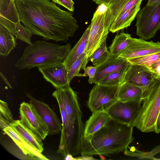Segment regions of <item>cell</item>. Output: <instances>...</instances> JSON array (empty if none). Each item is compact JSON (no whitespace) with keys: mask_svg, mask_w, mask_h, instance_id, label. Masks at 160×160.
Wrapping results in <instances>:
<instances>
[{"mask_svg":"<svg viewBox=\"0 0 160 160\" xmlns=\"http://www.w3.org/2000/svg\"><path fill=\"white\" fill-rule=\"evenodd\" d=\"M21 22L44 39L66 41L79 28L73 12L48 0H15Z\"/></svg>","mask_w":160,"mask_h":160,"instance_id":"6da1fadb","label":"cell"},{"mask_svg":"<svg viewBox=\"0 0 160 160\" xmlns=\"http://www.w3.org/2000/svg\"><path fill=\"white\" fill-rule=\"evenodd\" d=\"M133 127L111 119L88 139L82 138L81 155H107L124 151L133 141Z\"/></svg>","mask_w":160,"mask_h":160,"instance_id":"7a4b0ae2","label":"cell"},{"mask_svg":"<svg viewBox=\"0 0 160 160\" xmlns=\"http://www.w3.org/2000/svg\"><path fill=\"white\" fill-rule=\"evenodd\" d=\"M54 92L62 100L66 115L65 125L61 131L57 152L64 157L68 154L75 156L80 154L84 130L77 93L69 85Z\"/></svg>","mask_w":160,"mask_h":160,"instance_id":"3957f363","label":"cell"},{"mask_svg":"<svg viewBox=\"0 0 160 160\" xmlns=\"http://www.w3.org/2000/svg\"><path fill=\"white\" fill-rule=\"evenodd\" d=\"M71 49L69 43L61 46L37 41L24 48L22 55L15 65L22 70L62 63Z\"/></svg>","mask_w":160,"mask_h":160,"instance_id":"277c9868","label":"cell"},{"mask_svg":"<svg viewBox=\"0 0 160 160\" xmlns=\"http://www.w3.org/2000/svg\"><path fill=\"white\" fill-rule=\"evenodd\" d=\"M142 104L132 125L143 132H155L160 111V77L156 78L145 93Z\"/></svg>","mask_w":160,"mask_h":160,"instance_id":"5b68a950","label":"cell"},{"mask_svg":"<svg viewBox=\"0 0 160 160\" xmlns=\"http://www.w3.org/2000/svg\"><path fill=\"white\" fill-rule=\"evenodd\" d=\"M108 6L104 4L98 6L91 20V28L87 45L84 51L87 61L93 52L107 38L110 27L105 22Z\"/></svg>","mask_w":160,"mask_h":160,"instance_id":"8992f818","label":"cell"},{"mask_svg":"<svg viewBox=\"0 0 160 160\" xmlns=\"http://www.w3.org/2000/svg\"><path fill=\"white\" fill-rule=\"evenodd\" d=\"M136 34L141 39L153 38L160 29V3L146 5L138 12L135 25Z\"/></svg>","mask_w":160,"mask_h":160,"instance_id":"52a82bcc","label":"cell"},{"mask_svg":"<svg viewBox=\"0 0 160 160\" xmlns=\"http://www.w3.org/2000/svg\"><path fill=\"white\" fill-rule=\"evenodd\" d=\"M142 102H122L118 100L104 110L112 119L120 123L132 125L141 109Z\"/></svg>","mask_w":160,"mask_h":160,"instance_id":"ba28073f","label":"cell"},{"mask_svg":"<svg viewBox=\"0 0 160 160\" xmlns=\"http://www.w3.org/2000/svg\"><path fill=\"white\" fill-rule=\"evenodd\" d=\"M119 85L107 86L95 84L91 90L87 105L92 113L105 110L118 99L116 93Z\"/></svg>","mask_w":160,"mask_h":160,"instance_id":"9c48e42d","label":"cell"},{"mask_svg":"<svg viewBox=\"0 0 160 160\" xmlns=\"http://www.w3.org/2000/svg\"><path fill=\"white\" fill-rule=\"evenodd\" d=\"M22 123L42 140L49 134L48 126L34 106L31 103L22 102L19 108Z\"/></svg>","mask_w":160,"mask_h":160,"instance_id":"30bf717a","label":"cell"},{"mask_svg":"<svg viewBox=\"0 0 160 160\" xmlns=\"http://www.w3.org/2000/svg\"><path fill=\"white\" fill-rule=\"evenodd\" d=\"M155 74L149 68L141 65L131 64L126 72L123 82L140 88L144 95L154 80Z\"/></svg>","mask_w":160,"mask_h":160,"instance_id":"8fae6325","label":"cell"},{"mask_svg":"<svg viewBox=\"0 0 160 160\" xmlns=\"http://www.w3.org/2000/svg\"><path fill=\"white\" fill-rule=\"evenodd\" d=\"M160 52V42L146 41L133 38L129 45L118 57L129 59Z\"/></svg>","mask_w":160,"mask_h":160,"instance_id":"7c38bea8","label":"cell"},{"mask_svg":"<svg viewBox=\"0 0 160 160\" xmlns=\"http://www.w3.org/2000/svg\"><path fill=\"white\" fill-rule=\"evenodd\" d=\"M27 96L48 126L49 134L59 133L62 129V124L53 110L48 104L37 100L29 93Z\"/></svg>","mask_w":160,"mask_h":160,"instance_id":"4fadbf2b","label":"cell"},{"mask_svg":"<svg viewBox=\"0 0 160 160\" xmlns=\"http://www.w3.org/2000/svg\"><path fill=\"white\" fill-rule=\"evenodd\" d=\"M20 22L15 0H0V24L15 36L16 26Z\"/></svg>","mask_w":160,"mask_h":160,"instance_id":"5bb4252c","label":"cell"},{"mask_svg":"<svg viewBox=\"0 0 160 160\" xmlns=\"http://www.w3.org/2000/svg\"><path fill=\"white\" fill-rule=\"evenodd\" d=\"M100 5L105 4L108 7L105 17L106 23L110 26L118 16L138 4L142 0H92Z\"/></svg>","mask_w":160,"mask_h":160,"instance_id":"9a60e30c","label":"cell"},{"mask_svg":"<svg viewBox=\"0 0 160 160\" xmlns=\"http://www.w3.org/2000/svg\"><path fill=\"white\" fill-rule=\"evenodd\" d=\"M131 64L127 60L111 55L104 62L96 66V75L91 84H98L104 77L112 73L126 71Z\"/></svg>","mask_w":160,"mask_h":160,"instance_id":"2e32d148","label":"cell"},{"mask_svg":"<svg viewBox=\"0 0 160 160\" xmlns=\"http://www.w3.org/2000/svg\"><path fill=\"white\" fill-rule=\"evenodd\" d=\"M43 78L57 89L69 85L68 82V70L63 63L38 67Z\"/></svg>","mask_w":160,"mask_h":160,"instance_id":"e0dca14e","label":"cell"},{"mask_svg":"<svg viewBox=\"0 0 160 160\" xmlns=\"http://www.w3.org/2000/svg\"><path fill=\"white\" fill-rule=\"evenodd\" d=\"M111 119L110 116L104 109L92 112L84 125L82 138H89L97 132L107 125Z\"/></svg>","mask_w":160,"mask_h":160,"instance_id":"ac0fdd59","label":"cell"},{"mask_svg":"<svg viewBox=\"0 0 160 160\" xmlns=\"http://www.w3.org/2000/svg\"><path fill=\"white\" fill-rule=\"evenodd\" d=\"M3 131L12 139L22 153L32 160H48L30 145L11 126L6 128Z\"/></svg>","mask_w":160,"mask_h":160,"instance_id":"d6986e66","label":"cell"},{"mask_svg":"<svg viewBox=\"0 0 160 160\" xmlns=\"http://www.w3.org/2000/svg\"><path fill=\"white\" fill-rule=\"evenodd\" d=\"M10 126L35 150L40 153L42 152L43 150L42 140L23 125L20 120H14L10 123Z\"/></svg>","mask_w":160,"mask_h":160,"instance_id":"ffe728a7","label":"cell"},{"mask_svg":"<svg viewBox=\"0 0 160 160\" xmlns=\"http://www.w3.org/2000/svg\"><path fill=\"white\" fill-rule=\"evenodd\" d=\"M116 97L118 100L122 102L142 100L143 93L139 87L123 82L119 86Z\"/></svg>","mask_w":160,"mask_h":160,"instance_id":"44dd1931","label":"cell"},{"mask_svg":"<svg viewBox=\"0 0 160 160\" xmlns=\"http://www.w3.org/2000/svg\"><path fill=\"white\" fill-rule=\"evenodd\" d=\"M142 2L118 17L111 25L109 31L115 33L130 26L140 9Z\"/></svg>","mask_w":160,"mask_h":160,"instance_id":"7402d4cb","label":"cell"},{"mask_svg":"<svg viewBox=\"0 0 160 160\" xmlns=\"http://www.w3.org/2000/svg\"><path fill=\"white\" fill-rule=\"evenodd\" d=\"M91 28L90 24L88 27L79 40L69 52L62 63L67 70L72 64L82 54L85 49Z\"/></svg>","mask_w":160,"mask_h":160,"instance_id":"603a6c76","label":"cell"},{"mask_svg":"<svg viewBox=\"0 0 160 160\" xmlns=\"http://www.w3.org/2000/svg\"><path fill=\"white\" fill-rule=\"evenodd\" d=\"M14 35L0 24V54L7 56L17 45Z\"/></svg>","mask_w":160,"mask_h":160,"instance_id":"cb8c5ba5","label":"cell"},{"mask_svg":"<svg viewBox=\"0 0 160 160\" xmlns=\"http://www.w3.org/2000/svg\"><path fill=\"white\" fill-rule=\"evenodd\" d=\"M132 39L131 35L123 32L116 35L109 48L111 55L118 57Z\"/></svg>","mask_w":160,"mask_h":160,"instance_id":"d4e9b609","label":"cell"},{"mask_svg":"<svg viewBox=\"0 0 160 160\" xmlns=\"http://www.w3.org/2000/svg\"><path fill=\"white\" fill-rule=\"evenodd\" d=\"M87 63L86 52L84 51L68 70V82L69 84L74 77L83 76V74L79 73V72L81 68L84 70L85 69Z\"/></svg>","mask_w":160,"mask_h":160,"instance_id":"484cf974","label":"cell"},{"mask_svg":"<svg viewBox=\"0 0 160 160\" xmlns=\"http://www.w3.org/2000/svg\"><path fill=\"white\" fill-rule=\"evenodd\" d=\"M106 40L92 53L89 58L93 65L98 66L104 62L111 55L107 48Z\"/></svg>","mask_w":160,"mask_h":160,"instance_id":"4316f807","label":"cell"},{"mask_svg":"<svg viewBox=\"0 0 160 160\" xmlns=\"http://www.w3.org/2000/svg\"><path fill=\"white\" fill-rule=\"evenodd\" d=\"M126 71H117L104 77L98 84L107 86L120 85L123 82Z\"/></svg>","mask_w":160,"mask_h":160,"instance_id":"83f0119b","label":"cell"},{"mask_svg":"<svg viewBox=\"0 0 160 160\" xmlns=\"http://www.w3.org/2000/svg\"><path fill=\"white\" fill-rule=\"evenodd\" d=\"M160 58V52L132 58L128 60L131 64L141 65L150 69L152 65Z\"/></svg>","mask_w":160,"mask_h":160,"instance_id":"f1b7e54d","label":"cell"},{"mask_svg":"<svg viewBox=\"0 0 160 160\" xmlns=\"http://www.w3.org/2000/svg\"><path fill=\"white\" fill-rule=\"evenodd\" d=\"M16 39H19L28 44L29 45L32 44L31 41L32 35L31 31L29 29L23 27L20 22L18 23L16 26Z\"/></svg>","mask_w":160,"mask_h":160,"instance_id":"f546056e","label":"cell"},{"mask_svg":"<svg viewBox=\"0 0 160 160\" xmlns=\"http://www.w3.org/2000/svg\"><path fill=\"white\" fill-rule=\"evenodd\" d=\"M0 115L10 123L14 121L8 104L2 100H0Z\"/></svg>","mask_w":160,"mask_h":160,"instance_id":"4dcf8cb0","label":"cell"},{"mask_svg":"<svg viewBox=\"0 0 160 160\" xmlns=\"http://www.w3.org/2000/svg\"><path fill=\"white\" fill-rule=\"evenodd\" d=\"M55 3H57L66 8L69 11L73 12L74 10V3L72 0H51Z\"/></svg>","mask_w":160,"mask_h":160,"instance_id":"1f68e13d","label":"cell"},{"mask_svg":"<svg viewBox=\"0 0 160 160\" xmlns=\"http://www.w3.org/2000/svg\"><path fill=\"white\" fill-rule=\"evenodd\" d=\"M84 73L83 74V76H88L89 79L88 82L91 84V82L94 78L97 71V66H88L84 70Z\"/></svg>","mask_w":160,"mask_h":160,"instance_id":"d6a6232c","label":"cell"},{"mask_svg":"<svg viewBox=\"0 0 160 160\" xmlns=\"http://www.w3.org/2000/svg\"><path fill=\"white\" fill-rule=\"evenodd\" d=\"M10 123L0 115V127L1 130H3L8 126H10Z\"/></svg>","mask_w":160,"mask_h":160,"instance_id":"836d02e7","label":"cell"},{"mask_svg":"<svg viewBox=\"0 0 160 160\" xmlns=\"http://www.w3.org/2000/svg\"><path fill=\"white\" fill-rule=\"evenodd\" d=\"M155 132L157 133L160 132V111L157 118Z\"/></svg>","mask_w":160,"mask_h":160,"instance_id":"e575fe53","label":"cell"},{"mask_svg":"<svg viewBox=\"0 0 160 160\" xmlns=\"http://www.w3.org/2000/svg\"><path fill=\"white\" fill-rule=\"evenodd\" d=\"M156 75V78L160 77V64L158 65L151 69Z\"/></svg>","mask_w":160,"mask_h":160,"instance_id":"d590c367","label":"cell"},{"mask_svg":"<svg viewBox=\"0 0 160 160\" xmlns=\"http://www.w3.org/2000/svg\"><path fill=\"white\" fill-rule=\"evenodd\" d=\"M76 160H94L96 159L93 158L92 156L86 155H82V156L75 158Z\"/></svg>","mask_w":160,"mask_h":160,"instance_id":"8d00e7d4","label":"cell"},{"mask_svg":"<svg viewBox=\"0 0 160 160\" xmlns=\"http://www.w3.org/2000/svg\"><path fill=\"white\" fill-rule=\"evenodd\" d=\"M149 152L151 156L154 158V155L160 152V145L157 146L151 151Z\"/></svg>","mask_w":160,"mask_h":160,"instance_id":"74e56055","label":"cell"},{"mask_svg":"<svg viewBox=\"0 0 160 160\" xmlns=\"http://www.w3.org/2000/svg\"><path fill=\"white\" fill-rule=\"evenodd\" d=\"M158 3H160V0H148L146 5H151Z\"/></svg>","mask_w":160,"mask_h":160,"instance_id":"f35d334b","label":"cell"},{"mask_svg":"<svg viewBox=\"0 0 160 160\" xmlns=\"http://www.w3.org/2000/svg\"><path fill=\"white\" fill-rule=\"evenodd\" d=\"M0 76H1V78L3 79V80L5 82L8 86V87L9 88H12V87H11V86L10 84H9V82L6 79V78H5V77L2 73L1 72H0Z\"/></svg>","mask_w":160,"mask_h":160,"instance_id":"ab89813d","label":"cell"},{"mask_svg":"<svg viewBox=\"0 0 160 160\" xmlns=\"http://www.w3.org/2000/svg\"><path fill=\"white\" fill-rule=\"evenodd\" d=\"M72 155L68 154L65 157L64 159L66 160H76L75 158H74Z\"/></svg>","mask_w":160,"mask_h":160,"instance_id":"60d3db41","label":"cell"},{"mask_svg":"<svg viewBox=\"0 0 160 160\" xmlns=\"http://www.w3.org/2000/svg\"><path fill=\"white\" fill-rule=\"evenodd\" d=\"M160 64V58L155 63L153 64L151 67L150 70L152 68L154 67L157 65Z\"/></svg>","mask_w":160,"mask_h":160,"instance_id":"b9f144b4","label":"cell"},{"mask_svg":"<svg viewBox=\"0 0 160 160\" xmlns=\"http://www.w3.org/2000/svg\"><path fill=\"white\" fill-rule=\"evenodd\" d=\"M156 159H157H157H160H160H156Z\"/></svg>","mask_w":160,"mask_h":160,"instance_id":"7bdbcfd3","label":"cell"}]
</instances>
